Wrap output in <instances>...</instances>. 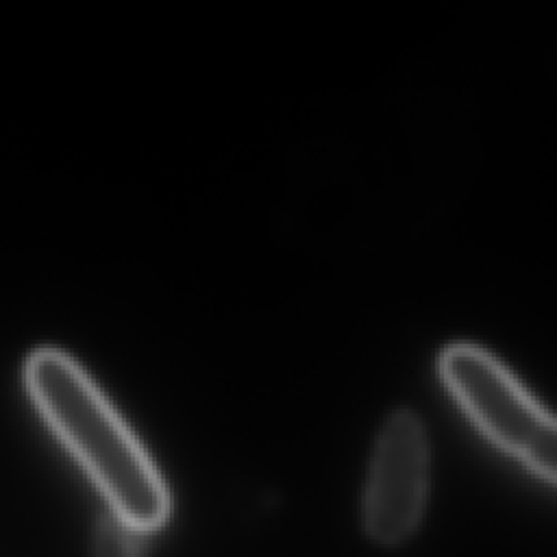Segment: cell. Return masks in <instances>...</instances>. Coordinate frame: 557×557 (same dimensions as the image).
<instances>
[{
  "label": "cell",
  "instance_id": "7a4b0ae2",
  "mask_svg": "<svg viewBox=\"0 0 557 557\" xmlns=\"http://www.w3.org/2000/svg\"><path fill=\"white\" fill-rule=\"evenodd\" d=\"M437 372L463 413L492 444L546 483L555 481V420L492 352L474 344H450L440 352Z\"/></svg>",
  "mask_w": 557,
  "mask_h": 557
},
{
  "label": "cell",
  "instance_id": "277c9868",
  "mask_svg": "<svg viewBox=\"0 0 557 557\" xmlns=\"http://www.w3.org/2000/svg\"><path fill=\"white\" fill-rule=\"evenodd\" d=\"M141 531L126 524L117 516L104 520L96 535V550L100 557H137Z\"/></svg>",
  "mask_w": 557,
  "mask_h": 557
},
{
  "label": "cell",
  "instance_id": "6da1fadb",
  "mask_svg": "<svg viewBox=\"0 0 557 557\" xmlns=\"http://www.w3.org/2000/svg\"><path fill=\"white\" fill-rule=\"evenodd\" d=\"M33 405L113 509L141 533L170 513L168 487L152 459L91 376L65 352L39 348L24 366Z\"/></svg>",
  "mask_w": 557,
  "mask_h": 557
},
{
  "label": "cell",
  "instance_id": "3957f363",
  "mask_svg": "<svg viewBox=\"0 0 557 557\" xmlns=\"http://www.w3.org/2000/svg\"><path fill=\"white\" fill-rule=\"evenodd\" d=\"M429 490V440L422 420L398 409L383 422L363 492V527L379 544H398L420 522Z\"/></svg>",
  "mask_w": 557,
  "mask_h": 557
}]
</instances>
